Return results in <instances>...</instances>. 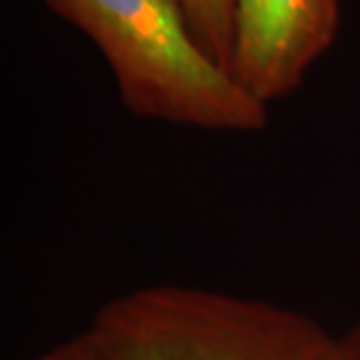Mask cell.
<instances>
[{"label":"cell","mask_w":360,"mask_h":360,"mask_svg":"<svg viewBox=\"0 0 360 360\" xmlns=\"http://www.w3.org/2000/svg\"><path fill=\"white\" fill-rule=\"evenodd\" d=\"M21 360H110L105 356V351L98 347V342L94 340V335L89 333V328L84 333L68 337L54 347H49L45 351Z\"/></svg>","instance_id":"5"},{"label":"cell","mask_w":360,"mask_h":360,"mask_svg":"<svg viewBox=\"0 0 360 360\" xmlns=\"http://www.w3.org/2000/svg\"><path fill=\"white\" fill-rule=\"evenodd\" d=\"M110 63L136 115L208 131H257L267 105L206 52L176 0H47Z\"/></svg>","instance_id":"1"},{"label":"cell","mask_w":360,"mask_h":360,"mask_svg":"<svg viewBox=\"0 0 360 360\" xmlns=\"http://www.w3.org/2000/svg\"><path fill=\"white\" fill-rule=\"evenodd\" d=\"M176 3L206 52L229 70L236 0H176Z\"/></svg>","instance_id":"4"},{"label":"cell","mask_w":360,"mask_h":360,"mask_svg":"<svg viewBox=\"0 0 360 360\" xmlns=\"http://www.w3.org/2000/svg\"><path fill=\"white\" fill-rule=\"evenodd\" d=\"M335 360H360V321L347 333L337 335V358Z\"/></svg>","instance_id":"6"},{"label":"cell","mask_w":360,"mask_h":360,"mask_svg":"<svg viewBox=\"0 0 360 360\" xmlns=\"http://www.w3.org/2000/svg\"><path fill=\"white\" fill-rule=\"evenodd\" d=\"M110 360H335L337 335L274 302L199 285H143L98 309Z\"/></svg>","instance_id":"2"},{"label":"cell","mask_w":360,"mask_h":360,"mask_svg":"<svg viewBox=\"0 0 360 360\" xmlns=\"http://www.w3.org/2000/svg\"><path fill=\"white\" fill-rule=\"evenodd\" d=\"M335 28L337 0H236L229 73L269 105L302 82Z\"/></svg>","instance_id":"3"}]
</instances>
